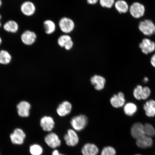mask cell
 <instances>
[{
  "mask_svg": "<svg viewBox=\"0 0 155 155\" xmlns=\"http://www.w3.org/2000/svg\"><path fill=\"white\" fill-rule=\"evenodd\" d=\"M74 23L71 19L67 17H64L61 19L59 22L60 29L65 33H69L73 30L74 28Z\"/></svg>",
  "mask_w": 155,
  "mask_h": 155,
  "instance_id": "obj_7",
  "label": "cell"
},
{
  "mask_svg": "<svg viewBox=\"0 0 155 155\" xmlns=\"http://www.w3.org/2000/svg\"><path fill=\"white\" fill-rule=\"evenodd\" d=\"M64 139L67 144L69 146L73 147L78 144L79 141L78 135L73 129H69L65 135Z\"/></svg>",
  "mask_w": 155,
  "mask_h": 155,
  "instance_id": "obj_10",
  "label": "cell"
},
{
  "mask_svg": "<svg viewBox=\"0 0 155 155\" xmlns=\"http://www.w3.org/2000/svg\"><path fill=\"white\" fill-rule=\"evenodd\" d=\"M30 151L32 155H41L43 152V150L40 145L34 144L30 147Z\"/></svg>",
  "mask_w": 155,
  "mask_h": 155,
  "instance_id": "obj_27",
  "label": "cell"
},
{
  "mask_svg": "<svg viewBox=\"0 0 155 155\" xmlns=\"http://www.w3.org/2000/svg\"><path fill=\"white\" fill-rule=\"evenodd\" d=\"M129 11L132 16L135 18H138L144 15L145 8L144 5L135 2L131 5Z\"/></svg>",
  "mask_w": 155,
  "mask_h": 155,
  "instance_id": "obj_6",
  "label": "cell"
},
{
  "mask_svg": "<svg viewBox=\"0 0 155 155\" xmlns=\"http://www.w3.org/2000/svg\"><path fill=\"white\" fill-rule=\"evenodd\" d=\"M21 12L25 16L30 17L33 15L35 12V5L32 2L27 1L24 2L20 7Z\"/></svg>",
  "mask_w": 155,
  "mask_h": 155,
  "instance_id": "obj_8",
  "label": "cell"
},
{
  "mask_svg": "<svg viewBox=\"0 0 155 155\" xmlns=\"http://www.w3.org/2000/svg\"><path fill=\"white\" fill-rule=\"evenodd\" d=\"M4 30L11 33H15L19 30V25L16 21L11 20L8 21L3 25Z\"/></svg>",
  "mask_w": 155,
  "mask_h": 155,
  "instance_id": "obj_21",
  "label": "cell"
},
{
  "mask_svg": "<svg viewBox=\"0 0 155 155\" xmlns=\"http://www.w3.org/2000/svg\"><path fill=\"white\" fill-rule=\"evenodd\" d=\"M137 110V106L133 103H128L124 106V112L127 116H132L136 112Z\"/></svg>",
  "mask_w": 155,
  "mask_h": 155,
  "instance_id": "obj_23",
  "label": "cell"
},
{
  "mask_svg": "<svg viewBox=\"0 0 155 155\" xmlns=\"http://www.w3.org/2000/svg\"><path fill=\"white\" fill-rule=\"evenodd\" d=\"M35 33L30 30H26L21 34V38L22 43L27 46H30L35 43L37 39Z\"/></svg>",
  "mask_w": 155,
  "mask_h": 155,
  "instance_id": "obj_4",
  "label": "cell"
},
{
  "mask_svg": "<svg viewBox=\"0 0 155 155\" xmlns=\"http://www.w3.org/2000/svg\"><path fill=\"white\" fill-rule=\"evenodd\" d=\"M2 17L1 15V14H0V28H1V27L2 26V24H1V20L2 19Z\"/></svg>",
  "mask_w": 155,
  "mask_h": 155,
  "instance_id": "obj_37",
  "label": "cell"
},
{
  "mask_svg": "<svg viewBox=\"0 0 155 155\" xmlns=\"http://www.w3.org/2000/svg\"><path fill=\"white\" fill-rule=\"evenodd\" d=\"M100 3L102 7L110 8L114 5L115 0H100Z\"/></svg>",
  "mask_w": 155,
  "mask_h": 155,
  "instance_id": "obj_30",
  "label": "cell"
},
{
  "mask_svg": "<svg viewBox=\"0 0 155 155\" xmlns=\"http://www.w3.org/2000/svg\"><path fill=\"white\" fill-rule=\"evenodd\" d=\"M43 25L46 34H51L55 31L56 26L55 23L53 21L46 20L44 21Z\"/></svg>",
  "mask_w": 155,
  "mask_h": 155,
  "instance_id": "obj_25",
  "label": "cell"
},
{
  "mask_svg": "<svg viewBox=\"0 0 155 155\" xmlns=\"http://www.w3.org/2000/svg\"><path fill=\"white\" fill-rule=\"evenodd\" d=\"M88 120L84 115L77 116L71 119V123L73 128L77 131H81L86 127Z\"/></svg>",
  "mask_w": 155,
  "mask_h": 155,
  "instance_id": "obj_1",
  "label": "cell"
},
{
  "mask_svg": "<svg viewBox=\"0 0 155 155\" xmlns=\"http://www.w3.org/2000/svg\"><path fill=\"white\" fill-rule=\"evenodd\" d=\"M10 137L13 144L21 145L24 143L26 134L22 130L17 128L15 129L13 133L11 134Z\"/></svg>",
  "mask_w": 155,
  "mask_h": 155,
  "instance_id": "obj_5",
  "label": "cell"
},
{
  "mask_svg": "<svg viewBox=\"0 0 155 155\" xmlns=\"http://www.w3.org/2000/svg\"><path fill=\"white\" fill-rule=\"evenodd\" d=\"M144 134L147 136L152 137L155 135V129L150 124L146 123L144 125Z\"/></svg>",
  "mask_w": 155,
  "mask_h": 155,
  "instance_id": "obj_26",
  "label": "cell"
},
{
  "mask_svg": "<svg viewBox=\"0 0 155 155\" xmlns=\"http://www.w3.org/2000/svg\"><path fill=\"white\" fill-rule=\"evenodd\" d=\"M2 43V38L0 37V46H1Z\"/></svg>",
  "mask_w": 155,
  "mask_h": 155,
  "instance_id": "obj_36",
  "label": "cell"
},
{
  "mask_svg": "<svg viewBox=\"0 0 155 155\" xmlns=\"http://www.w3.org/2000/svg\"><path fill=\"white\" fill-rule=\"evenodd\" d=\"M72 109V105L68 101H65L61 103L58 106L57 111L60 116L63 117L68 115Z\"/></svg>",
  "mask_w": 155,
  "mask_h": 155,
  "instance_id": "obj_16",
  "label": "cell"
},
{
  "mask_svg": "<svg viewBox=\"0 0 155 155\" xmlns=\"http://www.w3.org/2000/svg\"><path fill=\"white\" fill-rule=\"evenodd\" d=\"M52 155H64L62 154L59 153V151L56 150H54L52 153Z\"/></svg>",
  "mask_w": 155,
  "mask_h": 155,
  "instance_id": "obj_34",
  "label": "cell"
},
{
  "mask_svg": "<svg viewBox=\"0 0 155 155\" xmlns=\"http://www.w3.org/2000/svg\"><path fill=\"white\" fill-rule=\"evenodd\" d=\"M139 28L145 35L150 36L155 33V25L151 20L146 19L141 21L139 24Z\"/></svg>",
  "mask_w": 155,
  "mask_h": 155,
  "instance_id": "obj_2",
  "label": "cell"
},
{
  "mask_svg": "<svg viewBox=\"0 0 155 155\" xmlns=\"http://www.w3.org/2000/svg\"><path fill=\"white\" fill-rule=\"evenodd\" d=\"M116 154L115 149L110 146L104 147L101 153V155H116Z\"/></svg>",
  "mask_w": 155,
  "mask_h": 155,
  "instance_id": "obj_29",
  "label": "cell"
},
{
  "mask_svg": "<svg viewBox=\"0 0 155 155\" xmlns=\"http://www.w3.org/2000/svg\"><path fill=\"white\" fill-rule=\"evenodd\" d=\"M150 62L153 66L155 68V54L151 58Z\"/></svg>",
  "mask_w": 155,
  "mask_h": 155,
  "instance_id": "obj_32",
  "label": "cell"
},
{
  "mask_svg": "<svg viewBox=\"0 0 155 155\" xmlns=\"http://www.w3.org/2000/svg\"><path fill=\"white\" fill-rule=\"evenodd\" d=\"M73 42L71 40L65 46H64V48L65 49L67 50H69L71 49V48L73 47Z\"/></svg>",
  "mask_w": 155,
  "mask_h": 155,
  "instance_id": "obj_31",
  "label": "cell"
},
{
  "mask_svg": "<svg viewBox=\"0 0 155 155\" xmlns=\"http://www.w3.org/2000/svg\"><path fill=\"white\" fill-rule=\"evenodd\" d=\"M139 46L143 53L146 54L152 53L155 50L154 42L148 38L143 39Z\"/></svg>",
  "mask_w": 155,
  "mask_h": 155,
  "instance_id": "obj_12",
  "label": "cell"
},
{
  "mask_svg": "<svg viewBox=\"0 0 155 155\" xmlns=\"http://www.w3.org/2000/svg\"><path fill=\"white\" fill-rule=\"evenodd\" d=\"M46 144L51 148H55L61 145V141L58 136L54 133L48 134L45 138Z\"/></svg>",
  "mask_w": 155,
  "mask_h": 155,
  "instance_id": "obj_11",
  "label": "cell"
},
{
  "mask_svg": "<svg viewBox=\"0 0 155 155\" xmlns=\"http://www.w3.org/2000/svg\"><path fill=\"white\" fill-rule=\"evenodd\" d=\"M150 94L151 91L149 87H143L141 85L137 86L133 91L134 96L138 100H147L150 96Z\"/></svg>",
  "mask_w": 155,
  "mask_h": 155,
  "instance_id": "obj_3",
  "label": "cell"
},
{
  "mask_svg": "<svg viewBox=\"0 0 155 155\" xmlns=\"http://www.w3.org/2000/svg\"><path fill=\"white\" fill-rule=\"evenodd\" d=\"M40 124L43 130L48 132L51 131L55 125L53 118L48 116H45L42 117L41 119Z\"/></svg>",
  "mask_w": 155,
  "mask_h": 155,
  "instance_id": "obj_15",
  "label": "cell"
},
{
  "mask_svg": "<svg viewBox=\"0 0 155 155\" xmlns=\"http://www.w3.org/2000/svg\"><path fill=\"white\" fill-rule=\"evenodd\" d=\"M12 57L11 54L7 50H0V64L6 65L11 63Z\"/></svg>",
  "mask_w": 155,
  "mask_h": 155,
  "instance_id": "obj_22",
  "label": "cell"
},
{
  "mask_svg": "<svg viewBox=\"0 0 155 155\" xmlns=\"http://www.w3.org/2000/svg\"><path fill=\"white\" fill-rule=\"evenodd\" d=\"M17 112L19 116L22 117H28L31 108V104L26 101H23L17 104Z\"/></svg>",
  "mask_w": 155,
  "mask_h": 155,
  "instance_id": "obj_9",
  "label": "cell"
},
{
  "mask_svg": "<svg viewBox=\"0 0 155 155\" xmlns=\"http://www.w3.org/2000/svg\"><path fill=\"white\" fill-rule=\"evenodd\" d=\"M110 103L112 106L116 108H119L124 106L125 100L124 95L122 92L114 94L110 99Z\"/></svg>",
  "mask_w": 155,
  "mask_h": 155,
  "instance_id": "obj_13",
  "label": "cell"
},
{
  "mask_svg": "<svg viewBox=\"0 0 155 155\" xmlns=\"http://www.w3.org/2000/svg\"><path fill=\"white\" fill-rule=\"evenodd\" d=\"M87 2L89 4L94 5L98 1V0H87Z\"/></svg>",
  "mask_w": 155,
  "mask_h": 155,
  "instance_id": "obj_33",
  "label": "cell"
},
{
  "mask_svg": "<svg viewBox=\"0 0 155 155\" xmlns=\"http://www.w3.org/2000/svg\"><path fill=\"white\" fill-rule=\"evenodd\" d=\"M140 155V154H136V155Z\"/></svg>",
  "mask_w": 155,
  "mask_h": 155,
  "instance_id": "obj_39",
  "label": "cell"
},
{
  "mask_svg": "<svg viewBox=\"0 0 155 155\" xmlns=\"http://www.w3.org/2000/svg\"><path fill=\"white\" fill-rule=\"evenodd\" d=\"M131 134L132 136L136 140L144 135V125L140 123L134 124L131 127Z\"/></svg>",
  "mask_w": 155,
  "mask_h": 155,
  "instance_id": "obj_14",
  "label": "cell"
},
{
  "mask_svg": "<svg viewBox=\"0 0 155 155\" xmlns=\"http://www.w3.org/2000/svg\"><path fill=\"white\" fill-rule=\"evenodd\" d=\"M148 79L147 77H145L144 79V81L145 82H148Z\"/></svg>",
  "mask_w": 155,
  "mask_h": 155,
  "instance_id": "obj_35",
  "label": "cell"
},
{
  "mask_svg": "<svg viewBox=\"0 0 155 155\" xmlns=\"http://www.w3.org/2000/svg\"><path fill=\"white\" fill-rule=\"evenodd\" d=\"M71 40H72L70 36L68 35H63L60 37L58 38V43L61 47L64 48L66 45Z\"/></svg>",
  "mask_w": 155,
  "mask_h": 155,
  "instance_id": "obj_28",
  "label": "cell"
},
{
  "mask_svg": "<svg viewBox=\"0 0 155 155\" xmlns=\"http://www.w3.org/2000/svg\"><path fill=\"white\" fill-rule=\"evenodd\" d=\"M115 8L120 13H126L129 9V6L127 2L124 0H119L115 3Z\"/></svg>",
  "mask_w": 155,
  "mask_h": 155,
  "instance_id": "obj_24",
  "label": "cell"
},
{
  "mask_svg": "<svg viewBox=\"0 0 155 155\" xmlns=\"http://www.w3.org/2000/svg\"><path fill=\"white\" fill-rule=\"evenodd\" d=\"M146 115L149 117L155 116V101L150 100L147 101L143 106Z\"/></svg>",
  "mask_w": 155,
  "mask_h": 155,
  "instance_id": "obj_19",
  "label": "cell"
},
{
  "mask_svg": "<svg viewBox=\"0 0 155 155\" xmlns=\"http://www.w3.org/2000/svg\"><path fill=\"white\" fill-rule=\"evenodd\" d=\"M98 152V147L95 145L91 143L85 144L82 150L83 155H97Z\"/></svg>",
  "mask_w": 155,
  "mask_h": 155,
  "instance_id": "obj_20",
  "label": "cell"
},
{
  "mask_svg": "<svg viewBox=\"0 0 155 155\" xmlns=\"http://www.w3.org/2000/svg\"><path fill=\"white\" fill-rule=\"evenodd\" d=\"M2 0H0V8L2 6Z\"/></svg>",
  "mask_w": 155,
  "mask_h": 155,
  "instance_id": "obj_38",
  "label": "cell"
},
{
  "mask_svg": "<svg viewBox=\"0 0 155 155\" xmlns=\"http://www.w3.org/2000/svg\"><path fill=\"white\" fill-rule=\"evenodd\" d=\"M136 144L139 148L145 149L152 147L153 141L151 137L144 135L137 139Z\"/></svg>",
  "mask_w": 155,
  "mask_h": 155,
  "instance_id": "obj_18",
  "label": "cell"
},
{
  "mask_svg": "<svg viewBox=\"0 0 155 155\" xmlns=\"http://www.w3.org/2000/svg\"><path fill=\"white\" fill-rule=\"evenodd\" d=\"M91 82L96 90L100 91L103 90L105 86L106 79L100 75H95L91 78Z\"/></svg>",
  "mask_w": 155,
  "mask_h": 155,
  "instance_id": "obj_17",
  "label": "cell"
}]
</instances>
